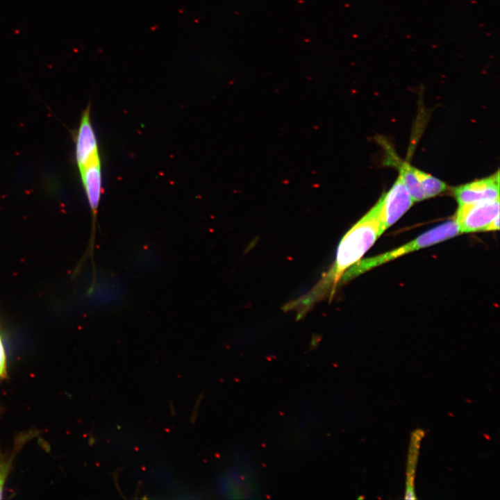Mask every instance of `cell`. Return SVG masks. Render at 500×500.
Masks as SVG:
<instances>
[{
    "instance_id": "obj_1",
    "label": "cell",
    "mask_w": 500,
    "mask_h": 500,
    "mask_svg": "<svg viewBox=\"0 0 500 500\" xmlns=\"http://www.w3.org/2000/svg\"><path fill=\"white\" fill-rule=\"evenodd\" d=\"M382 233L375 204L343 236L334 262L327 272L322 274L316 284L305 294L285 304L283 310L294 312L297 319H300L318 302L326 299L331 301L344 274L360 260Z\"/></svg>"
},
{
    "instance_id": "obj_2",
    "label": "cell",
    "mask_w": 500,
    "mask_h": 500,
    "mask_svg": "<svg viewBox=\"0 0 500 500\" xmlns=\"http://www.w3.org/2000/svg\"><path fill=\"white\" fill-rule=\"evenodd\" d=\"M458 233V227L454 219L442 223L394 250L359 260L344 274L340 284L402 255L449 240Z\"/></svg>"
},
{
    "instance_id": "obj_3",
    "label": "cell",
    "mask_w": 500,
    "mask_h": 500,
    "mask_svg": "<svg viewBox=\"0 0 500 500\" xmlns=\"http://www.w3.org/2000/svg\"><path fill=\"white\" fill-rule=\"evenodd\" d=\"M413 201L399 176L390 190L376 203L381 232L397 222L412 206Z\"/></svg>"
},
{
    "instance_id": "obj_4",
    "label": "cell",
    "mask_w": 500,
    "mask_h": 500,
    "mask_svg": "<svg viewBox=\"0 0 500 500\" xmlns=\"http://www.w3.org/2000/svg\"><path fill=\"white\" fill-rule=\"evenodd\" d=\"M499 215V198L459 205L456 221L459 233L485 231L489 224Z\"/></svg>"
},
{
    "instance_id": "obj_5",
    "label": "cell",
    "mask_w": 500,
    "mask_h": 500,
    "mask_svg": "<svg viewBox=\"0 0 500 500\" xmlns=\"http://www.w3.org/2000/svg\"><path fill=\"white\" fill-rule=\"evenodd\" d=\"M80 178L89 203L94 232L97 215L102 193V173L100 155L77 167Z\"/></svg>"
},
{
    "instance_id": "obj_6",
    "label": "cell",
    "mask_w": 500,
    "mask_h": 500,
    "mask_svg": "<svg viewBox=\"0 0 500 500\" xmlns=\"http://www.w3.org/2000/svg\"><path fill=\"white\" fill-rule=\"evenodd\" d=\"M453 194L459 205L499 198V173L456 187Z\"/></svg>"
},
{
    "instance_id": "obj_7",
    "label": "cell",
    "mask_w": 500,
    "mask_h": 500,
    "mask_svg": "<svg viewBox=\"0 0 500 500\" xmlns=\"http://www.w3.org/2000/svg\"><path fill=\"white\" fill-rule=\"evenodd\" d=\"M394 165L399 169V176L407 188L414 201L425 199L417 176V168L405 162L392 159Z\"/></svg>"
},
{
    "instance_id": "obj_8",
    "label": "cell",
    "mask_w": 500,
    "mask_h": 500,
    "mask_svg": "<svg viewBox=\"0 0 500 500\" xmlns=\"http://www.w3.org/2000/svg\"><path fill=\"white\" fill-rule=\"evenodd\" d=\"M417 176L425 199L435 197L446 190V184L440 179L417 169Z\"/></svg>"
},
{
    "instance_id": "obj_9",
    "label": "cell",
    "mask_w": 500,
    "mask_h": 500,
    "mask_svg": "<svg viewBox=\"0 0 500 500\" xmlns=\"http://www.w3.org/2000/svg\"><path fill=\"white\" fill-rule=\"evenodd\" d=\"M415 438L412 440V444L411 445V449L410 451L409 460H408V478H407V486L405 499H415L413 486L414 473L415 470L416 460H417V451L418 450L419 439L421 436L419 433H415L413 435Z\"/></svg>"
},
{
    "instance_id": "obj_10",
    "label": "cell",
    "mask_w": 500,
    "mask_h": 500,
    "mask_svg": "<svg viewBox=\"0 0 500 500\" xmlns=\"http://www.w3.org/2000/svg\"><path fill=\"white\" fill-rule=\"evenodd\" d=\"M27 437L19 438L17 441V444L15 445L12 456H1L0 459V499L2 498L3 490L4 484L9 472L11 469V465L15 457V455L18 449H19L22 444L24 443V440Z\"/></svg>"
},
{
    "instance_id": "obj_11",
    "label": "cell",
    "mask_w": 500,
    "mask_h": 500,
    "mask_svg": "<svg viewBox=\"0 0 500 500\" xmlns=\"http://www.w3.org/2000/svg\"><path fill=\"white\" fill-rule=\"evenodd\" d=\"M6 375V356L5 349L0 335V380Z\"/></svg>"
},
{
    "instance_id": "obj_12",
    "label": "cell",
    "mask_w": 500,
    "mask_h": 500,
    "mask_svg": "<svg viewBox=\"0 0 500 500\" xmlns=\"http://www.w3.org/2000/svg\"><path fill=\"white\" fill-rule=\"evenodd\" d=\"M499 228V215L494 218L487 226L485 231H495Z\"/></svg>"
}]
</instances>
